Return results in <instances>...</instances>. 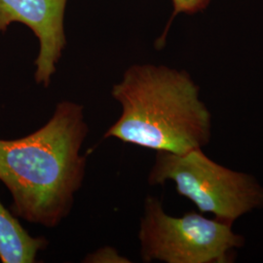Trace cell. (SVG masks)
<instances>
[{"instance_id":"1","label":"cell","mask_w":263,"mask_h":263,"mask_svg":"<svg viewBox=\"0 0 263 263\" xmlns=\"http://www.w3.org/2000/svg\"><path fill=\"white\" fill-rule=\"evenodd\" d=\"M88 133L84 106L63 101L36 131L0 139V181L11 193L14 216L47 228L68 216L84 181Z\"/></svg>"},{"instance_id":"2","label":"cell","mask_w":263,"mask_h":263,"mask_svg":"<svg viewBox=\"0 0 263 263\" xmlns=\"http://www.w3.org/2000/svg\"><path fill=\"white\" fill-rule=\"evenodd\" d=\"M111 96L122 111L105 132V139L179 154L203 148L211 141L212 113L185 70L133 65L113 85Z\"/></svg>"},{"instance_id":"3","label":"cell","mask_w":263,"mask_h":263,"mask_svg":"<svg viewBox=\"0 0 263 263\" xmlns=\"http://www.w3.org/2000/svg\"><path fill=\"white\" fill-rule=\"evenodd\" d=\"M173 181L180 196L202 214L233 224L241 216L263 209V186L254 176L226 168L209 158L203 148L174 153L156 151L148 175L151 185Z\"/></svg>"},{"instance_id":"4","label":"cell","mask_w":263,"mask_h":263,"mask_svg":"<svg viewBox=\"0 0 263 263\" xmlns=\"http://www.w3.org/2000/svg\"><path fill=\"white\" fill-rule=\"evenodd\" d=\"M233 224L189 212L180 217L168 215L154 196L144 200L139 240L143 262L228 263L242 248L245 238Z\"/></svg>"},{"instance_id":"5","label":"cell","mask_w":263,"mask_h":263,"mask_svg":"<svg viewBox=\"0 0 263 263\" xmlns=\"http://www.w3.org/2000/svg\"><path fill=\"white\" fill-rule=\"evenodd\" d=\"M67 0H0V32L11 24L21 23L30 28L39 41L34 62V79L47 88L56 73L66 45L65 12Z\"/></svg>"},{"instance_id":"6","label":"cell","mask_w":263,"mask_h":263,"mask_svg":"<svg viewBox=\"0 0 263 263\" xmlns=\"http://www.w3.org/2000/svg\"><path fill=\"white\" fill-rule=\"evenodd\" d=\"M44 237H33L20 223L17 217L0 202V260L3 263H33L45 250Z\"/></svg>"},{"instance_id":"7","label":"cell","mask_w":263,"mask_h":263,"mask_svg":"<svg viewBox=\"0 0 263 263\" xmlns=\"http://www.w3.org/2000/svg\"><path fill=\"white\" fill-rule=\"evenodd\" d=\"M83 262L90 263H128L131 262L111 247H103L88 254Z\"/></svg>"},{"instance_id":"8","label":"cell","mask_w":263,"mask_h":263,"mask_svg":"<svg viewBox=\"0 0 263 263\" xmlns=\"http://www.w3.org/2000/svg\"><path fill=\"white\" fill-rule=\"evenodd\" d=\"M210 3L211 0H173L174 11L170 20L169 25L173 19L180 13H184L187 15L200 13L207 9Z\"/></svg>"}]
</instances>
